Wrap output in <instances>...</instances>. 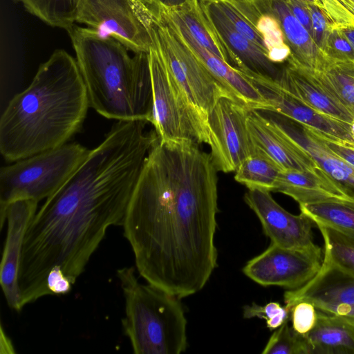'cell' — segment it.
<instances>
[{"instance_id":"1","label":"cell","mask_w":354,"mask_h":354,"mask_svg":"<svg viewBox=\"0 0 354 354\" xmlns=\"http://www.w3.org/2000/svg\"><path fill=\"white\" fill-rule=\"evenodd\" d=\"M216 173L197 143L158 140L125 214L124 235L139 274L180 299L203 289L217 266Z\"/></svg>"},{"instance_id":"2","label":"cell","mask_w":354,"mask_h":354,"mask_svg":"<svg viewBox=\"0 0 354 354\" xmlns=\"http://www.w3.org/2000/svg\"><path fill=\"white\" fill-rule=\"evenodd\" d=\"M89 106L76 59L55 50L3 112L1 155L16 162L66 144L82 127Z\"/></svg>"},{"instance_id":"3","label":"cell","mask_w":354,"mask_h":354,"mask_svg":"<svg viewBox=\"0 0 354 354\" xmlns=\"http://www.w3.org/2000/svg\"><path fill=\"white\" fill-rule=\"evenodd\" d=\"M66 30L90 106L108 119L150 123L153 87L148 53L131 57L117 39L91 28L74 24Z\"/></svg>"},{"instance_id":"4","label":"cell","mask_w":354,"mask_h":354,"mask_svg":"<svg viewBox=\"0 0 354 354\" xmlns=\"http://www.w3.org/2000/svg\"><path fill=\"white\" fill-rule=\"evenodd\" d=\"M125 301L122 320L136 354H180L187 348V319L180 298L140 283L135 268L118 270Z\"/></svg>"},{"instance_id":"5","label":"cell","mask_w":354,"mask_h":354,"mask_svg":"<svg viewBox=\"0 0 354 354\" xmlns=\"http://www.w3.org/2000/svg\"><path fill=\"white\" fill-rule=\"evenodd\" d=\"M76 142L66 143L1 167L0 215L12 202L29 199L39 202L56 192L90 153Z\"/></svg>"},{"instance_id":"6","label":"cell","mask_w":354,"mask_h":354,"mask_svg":"<svg viewBox=\"0 0 354 354\" xmlns=\"http://www.w3.org/2000/svg\"><path fill=\"white\" fill-rule=\"evenodd\" d=\"M136 11L192 105L208 125V116L221 97L236 98L196 57L160 12L144 3L138 4Z\"/></svg>"},{"instance_id":"7","label":"cell","mask_w":354,"mask_h":354,"mask_svg":"<svg viewBox=\"0 0 354 354\" xmlns=\"http://www.w3.org/2000/svg\"><path fill=\"white\" fill-rule=\"evenodd\" d=\"M148 57L153 87L150 123L159 140L209 145L208 125L192 105L153 42Z\"/></svg>"},{"instance_id":"8","label":"cell","mask_w":354,"mask_h":354,"mask_svg":"<svg viewBox=\"0 0 354 354\" xmlns=\"http://www.w3.org/2000/svg\"><path fill=\"white\" fill-rule=\"evenodd\" d=\"M250 108L230 97H221L208 116L211 158L217 171H235L256 148L248 128Z\"/></svg>"},{"instance_id":"9","label":"cell","mask_w":354,"mask_h":354,"mask_svg":"<svg viewBox=\"0 0 354 354\" xmlns=\"http://www.w3.org/2000/svg\"><path fill=\"white\" fill-rule=\"evenodd\" d=\"M322 249L300 250L271 243L261 254L250 259L243 272L254 282L288 290L300 288L319 271L323 263Z\"/></svg>"},{"instance_id":"10","label":"cell","mask_w":354,"mask_h":354,"mask_svg":"<svg viewBox=\"0 0 354 354\" xmlns=\"http://www.w3.org/2000/svg\"><path fill=\"white\" fill-rule=\"evenodd\" d=\"M76 21L113 37L135 54L148 53L152 45L130 0H80Z\"/></svg>"},{"instance_id":"11","label":"cell","mask_w":354,"mask_h":354,"mask_svg":"<svg viewBox=\"0 0 354 354\" xmlns=\"http://www.w3.org/2000/svg\"><path fill=\"white\" fill-rule=\"evenodd\" d=\"M244 200L259 218L263 233L271 243L300 250H315L321 248L314 242L313 221L303 213L295 215L278 204L263 189H248Z\"/></svg>"},{"instance_id":"12","label":"cell","mask_w":354,"mask_h":354,"mask_svg":"<svg viewBox=\"0 0 354 354\" xmlns=\"http://www.w3.org/2000/svg\"><path fill=\"white\" fill-rule=\"evenodd\" d=\"M259 89L275 111L325 138L354 148L351 124L320 113L301 102L280 88L273 79L243 72Z\"/></svg>"},{"instance_id":"13","label":"cell","mask_w":354,"mask_h":354,"mask_svg":"<svg viewBox=\"0 0 354 354\" xmlns=\"http://www.w3.org/2000/svg\"><path fill=\"white\" fill-rule=\"evenodd\" d=\"M160 14L171 30L212 75L238 100L252 109L270 110V106L245 74L203 47L191 35L169 5L162 1Z\"/></svg>"},{"instance_id":"14","label":"cell","mask_w":354,"mask_h":354,"mask_svg":"<svg viewBox=\"0 0 354 354\" xmlns=\"http://www.w3.org/2000/svg\"><path fill=\"white\" fill-rule=\"evenodd\" d=\"M283 299L288 310L299 301H307L318 310L354 319V275L323 260L311 280L300 288L286 291Z\"/></svg>"},{"instance_id":"15","label":"cell","mask_w":354,"mask_h":354,"mask_svg":"<svg viewBox=\"0 0 354 354\" xmlns=\"http://www.w3.org/2000/svg\"><path fill=\"white\" fill-rule=\"evenodd\" d=\"M38 202L21 199L11 203L1 214V228L7 222V234L0 265V283L8 306L21 311L19 270L24 236L37 212Z\"/></svg>"},{"instance_id":"16","label":"cell","mask_w":354,"mask_h":354,"mask_svg":"<svg viewBox=\"0 0 354 354\" xmlns=\"http://www.w3.org/2000/svg\"><path fill=\"white\" fill-rule=\"evenodd\" d=\"M286 136L305 150L332 180L354 198V167L335 153L317 131L272 111L259 110Z\"/></svg>"},{"instance_id":"17","label":"cell","mask_w":354,"mask_h":354,"mask_svg":"<svg viewBox=\"0 0 354 354\" xmlns=\"http://www.w3.org/2000/svg\"><path fill=\"white\" fill-rule=\"evenodd\" d=\"M248 128L255 148L271 158L282 170H313L310 156L286 136L257 109H250Z\"/></svg>"},{"instance_id":"18","label":"cell","mask_w":354,"mask_h":354,"mask_svg":"<svg viewBox=\"0 0 354 354\" xmlns=\"http://www.w3.org/2000/svg\"><path fill=\"white\" fill-rule=\"evenodd\" d=\"M276 82L285 92L310 108L332 118L348 123L354 115L308 71L287 62Z\"/></svg>"},{"instance_id":"19","label":"cell","mask_w":354,"mask_h":354,"mask_svg":"<svg viewBox=\"0 0 354 354\" xmlns=\"http://www.w3.org/2000/svg\"><path fill=\"white\" fill-rule=\"evenodd\" d=\"M273 192L286 194L299 205L324 201H354L345 189L319 167L313 170H281Z\"/></svg>"},{"instance_id":"20","label":"cell","mask_w":354,"mask_h":354,"mask_svg":"<svg viewBox=\"0 0 354 354\" xmlns=\"http://www.w3.org/2000/svg\"><path fill=\"white\" fill-rule=\"evenodd\" d=\"M168 5L203 47L233 67L243 70L241 61L225 41L202 0H184L177 5Z\"/></svg>"},{"instance_id":"21","label":"cell","mask_w":354,"mask_h":354,"mask_svg":"<svg viewBox=\"0 0 354 354\" xmlns=\"http://www.w3.org/2000/svg\"><path fill=\"white\" fill-rule=\"evenodd\" d=\"M267 13L279 21L291 55L287 62H292L310 73L322 71L327 59L304 27L291 12L284 0H269Z\"/></svg>"},{"instance_id":"22","label":"cell","mask_w":354,"mask_h":354,"mask_svg":"<svg viewBox=\"0 0 354 354\" xmlns=\"http://www.w3.org/2000/svg\"><path fill=\"white\" fill-rule=\"evenodd\" d=\"M202 1L206 4L211 17L225 41L241 61L243 68L241 71L277 80L281 69L269 60L266 53L239 33L212 2Z\"/></svg>"},{"instance_id":"23","label":"cell","mask_w":354,"mask_h":354,"mask_svg":"<svg viewBox=\"0 0 354 354\" xmlns=\"http://www.w3.org/2000/svg\"><path fill=\"white\" fill-rule=\"evenodd\" d=\"M304 337L309 354H354V325L344 317L317 310V323Z\"/></svg>"},{"instance_id":"24","label":"cell","mask_w":354,"mask_h":354,"mask_svg":"<svg viewBox=\"0 0 354 354\" xmlns=\"http://www.w3.org/2000/svg\"><path fill=\"white\" fill-rule=\"evenodd\" d=\"M299 209L317 227L330 228L354 241V201L301 204Z\"/></svg>"},{"instance_id":"25","label":"cell","mask_w":354,"mask_h":354,"mask_svg":"<svg viewBox=\"0 0 354 354\" xmlns=\"http://www.w3.org/2000/svg\"><path fill=\"white\" fill-rule=\"evenodd\" d=\"M312 73L354 115V62L328 61L322 71Z\"/></svg>"},{"instance_id":"26","label":"cell","mask_w":354,"mask_h":354,"mask_svg":"<svg viewBox=\"0 0 354 354\" xmlns=\"http://www.w3.org/2000/svg\"><path fill=\"white\" fill-rule=\"evenodd\" d=\"M281 168L268 156L256 149L235 171L234 179L248 189L273 192Z\"/></svg>"},{"instance_id":"27","label":"cell","mask_w":354,"mask_h":354,"mask_svg":"<svg viewBox=\"0 0 354 354\" xmlns=\"http://www.w3.org/2000/svg\"><path fill=\"white\" fill-rule=\"evenodd\" d=\"M46 24L67 29L76 21L80 0H17Z\"/></svg>"},{"instance_id":"28","label":"cell","mask_w":354,"mask_h":354,"mask_svg":"<svg viewBox=\"0 0 354 354\" xmlns=\"http://www.w3.org/2000/svg\"><path fill=\"white\" fill-rule=\"evenodd\" d=\"M324 239L323 260L346 273L354 275V241L324 226H317Z\"/></svg>"},{"instance_id":"29","label":"cell","mask_w":354,"mask_h":354,"mask_svg":"<svg viewBox=\"0 0 354 354\" xmlns=\"http://www.w3.org/2000/svg\"><path fill=\"white\" fill-rule=\"evenodd\" d=\"M256 27L263 39L269 60L275 64L287 62L291 50L278 19L271 13H263L259 17Z\"/></svg>"},{"instance_id":"30","label":"cell","mask_w":354,"mask_h":354,"mask_svg":"<svg viewBox=\"0 0 354 354\" xmlns=\"http://www.w3.org/2000/svg\"><path fill=\"white\" fill-rule=\"evenodd\" d=\"M263 354H309L304 335L295 332L288 320L277 328L268 341Z\"/></svg>"},{"instance_id":"31","label":"cell","mask_w":354,"mask_h":354,"mask_svg":"<svg viewBox=\"0 0 354 354\" xmlns=\"http://www.w3.org/2000/svg\"><path fill=\"white\" fill-rule=\"evenodd\" d=\"M332 26L354 28V0H312Z\"/></svg>"},{"instance_id":"32","label":"cell","mask_w":354,"mask_h":354,"mask_svg":"<svg viewBox=\"0 0 354 354\" xmlns=\"http://www.w3.org/2000/svg\"><path fill=\"white\" fill-rule=\"evenodd\" d=\"M212 2L227 18L234 28L243 37L254 43L267 54L263 39L257 27L228 3L218 0Z\"/></svg>"},{"instance_id":"33","label":"cell","mask_w":354,"mask_h":354,"mask_svg":"<svg viewBox=\"0 0 354 354\" xmlns=\"http://www.w3.org/2000/svg\"><path fill=\"white\" fill-rule=\"evenodd\" d=\"M243 317L264 319L267 327L270 330H273L289 319L290 312L285 306H282L276 301L269 302L264 306L252 303V305L243 307Z\"/></svg>"},{"instance_id":"34","label":"cell","mask_w":354,"mask_h":354,"mask_svg":"<svg viewBox=\"0 0 354 354\" xmlns=\"http://www.w3.org/2000/svg\"><path fill=\"white\" fill-rule=\"evenodd\" d=\"M322 52L327 61L354 62V47L340 28L331 26Z\"/></svg>"},{"instance_id":"35","label":"cell","mask_w":354,"mask_h":354,"mask_svg":"<svg viewBox=\"0 0 354 354\" xmlns=\"http://www.w3.org/2000/svg\"><path fill=\"white\" fill-rule=\"evenodd\" d=\"M293 330L306 335L315 327L317 320V309L313 304L299 301L288 308Z\"/></svg>"},{"instance_id":"36","label":"cell","mask_w":354,"mask_h":354,"mask_svg":"<svg viewBox=\"0 0 354 354\" xmlns=\"http://www.w3.org/2000/svg\"><path fill=\"white\" fill-rule=\"evenodd\" d=\"M306 5L312 19L313 40L322 52L332 24L313 2Z\"/></svg>"},{"instance_id":"37","label":"cell","mask_w":354,"mask_h":354,"mask_svg":"<svg viewBox=\"0 0 354 354\" xmlns=\"http://www.w3.org/2000/svg\"><path fill=\"white\" fill-rule=\"evenodd\" d=\"M223 1L237 10L251 23L256 26L259 17L267 13L269 0H218Z\"/></svg>"},{"instance_id":"38","label":"cell","mask_w":354,"mask_h":354,"mask_svg":"<svg viewBox=\"0 0 354 354\" xmlns=\"http://www.w3.org/2000/svg\"><path fill=\"white\" fill-rule=\"evenodd\" d=\"M46 285L50 295H62L68 293L73 284L62 270L53 269L48 275Z\"/></svg>"},{"instance_id":"39","label":"cell","mask_w":354,"mask_h":354,"mask_svg":"<svg viewBox=\"0 0 354 354\" xmlns=\"http://www.w3.org/2000/svg\"><path fill=\"white\" fill-rule=\"evenodd\" d=\"M296 19L307 30L313 39V30L311 16L309 10L301 0H284Z\"/></svg>"},{"instance_id":"40","label":"cell","mask_w":354,"mask_h":354,"mask_svg":"<svg viewBox=\"0 0 354 354\" xmlns=\"http://www.w3.org/2000/svg\"><path fill=\"white\" fill-rule=\"evenodd\" d=\"M327 146L337 156L354 167V148L330 140L323 136Z\"/></svg>"},{"instance_id":"41","label":"cell","mask_w":354,"mask_h":354,"mask_svg":"<svg viewBox=\"0 0 354 354\" xmlns=\"http://www.w3.org/2000/svg\"><path fill=\"white\" fill-rule=\"evenodd\" d=\"M344 33L354 47V28H342Z\"/></svg>"},{"instance_id":"42","label":"cell","mask_w":354,"mask_h":354,"mask_svg":"<svg viewBox=\"0 0 354 354\" xmlns=\"http://www.w3.org/2000/svg\"><path fill=\"white\" fill-rule=\"evenodd\" d=\"M146 3L148 6L153 9L159 10L161 1L160 0H141Z\"/></svg>"},{"instance_id":"43","label":"cell","mask_w":354,"mask_h":354,"mask_svg":"<svg viewBox=\"0 0 354 354\" xmlns=\"http://www.w3.org/2000/svg\"><path fill=\"white\" fill-rule=\"evenodd\" d=\"M351 131H352V133L353 135V137H354V121L352 122V124H351Z\"/></svg>"},{"instance_id":"44","label":"cell","mask_w":354,"mask_h":354,"mask_svg":"<svg viewBox=\"0 0 354 354\" xmlns=\"http://www.w3.org/2000/svg\"><path fill=\"white\" fill-rule=\"evenodd\" d=\"M301 1H304L305 3H312L313 2L312 0H301Z\"/></svg>"},{"instance_id":"45","label":"cell","mask_w":354,"mask_h":354,"mask_svg":"<svg viewBox=\"0 0 354 354\" xmlns=\"http://www.w3.org/2000/svg\"><path fill=\"white\" fill-rule=\"evenodd\" d=\"M349 322H351L353 325H354V319H347Z\"/></svg>"}]
</instances>
